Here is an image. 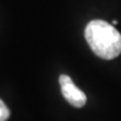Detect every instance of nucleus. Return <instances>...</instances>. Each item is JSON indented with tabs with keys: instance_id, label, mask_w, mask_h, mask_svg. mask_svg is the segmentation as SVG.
Instances as JSON below:
<instances>
[{
	"instance_id": "f257e3e1",
	"label": "nucleus",
	"mask_w": 121,
	"mask_h": 121,
	"mask_svg": "<svg viewBox=\"0 0 121 121\" xmlns=\"http://www.w3.org/2000/svg\"><path fill=\"white\" fill-rule=\"evenodd\" d=\"M84 36L92 52L103 60H113L121 53V35L116 27L104 20H92L86 25Z\"/></svg>"
},
{
	"instance_id": "f03ea898",
	"label": "nucleus",
	"mask_w": 121,
	"mask_h": 121,
	"mask_svg": "<svg viewBox=\"0 0 121 121\" xmlns=\"http://www.w3.org/2000/svg\"><path fill=\"white\" fill-rule=\"evenodd\" d=\"M58 82L60 85L62 94L71 105H73L75 108H82L86 103V95L74 84L72 78L69 75H65V74L60 75Z\"/></svg>"
},
{
	"instance_id": "7ed1b4c3",
	"label": "nucleus",
	"mask_w": 121,
	"mask_h": 121,
	"mask_svg": "<svg viewBox=\"0 0 121 121\" xmlns=\"http://www.w3.org/2000/svg\"><path fill=\"white\" fill-rule=\"evenodd\" d=\"M10 117V111L4 102L0 99V121H7Z\"/></svg>"
},
{
	"instance_id": "20e7f679",
	"label": "nucleus",
	"mask_w": 121,
	"mask_h": 121,
	"mask_svg": "<svg viewBox=\"0 0 121 121\" xmlns=\"http://www.w3.org/2000/svg\"><path fill=\"white\" fill-rule=\"evenodd\" d=\"M118 24V20H113V25H117Z\"/></svg>"
}]
</instances>
